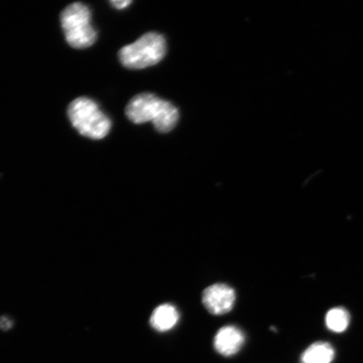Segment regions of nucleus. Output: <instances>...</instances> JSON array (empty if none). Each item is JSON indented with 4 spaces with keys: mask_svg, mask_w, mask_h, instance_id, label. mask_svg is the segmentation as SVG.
Segmentation results:
<instances>
[{
    "mask_svg": "<svg viewBox=\"0 0 363 363\" xmlns=\"http://www.w3.org/2000/svg\"><path fill=\"white\" fill-rule=\"evenodd\" d=\"M127 118L135 124L152 122L159 133H167L178 123V108L155 94L144 93L135 95L125 108Z\"/></svg>",
    "mask_w": 363,
    "mask_h": 363,
    "instance_id": "f257e3e1",
    "label": "nucleus"
},
{
    "mask_svg": "<svg viewBox=\"0 0 363 363\" xmlns=\"http://www.w3.org/2000/svg\"><path fill=\"white\" fill-rule=\"evenodd\" d=\"M68 118L74 128L86 138L101 140L110 133L111 121L92 99L80 97L69 104Z\"/></svg>",
    "mask_w": 363,
    "mask_h": 363,
    "instance_id": "f03ea898",
    "label": "nucleus"
},
{
    "mask_svg": "<svg viewBox=\"0 0 363 363\" xmlns=\"http://www.w3.org/2000/svg\"><path fill=\"white\" fill-rule=\"evenodd\" d=\"M167 45L160 34L149 33L133 44L122 48L119 52L122 65L129 69H143L157 65L164 57Z\"/></svg>",
    "mask_w": 363,
    "mask_h": 363,
    "instance_id": "7ed1b4c3",
    "label": "nucleus"
},
{
    "mask_svg": "<svg viewBox=\"0 0 363 363\" xmlns=\"http://www.w3.org/2000/svg\"><path fill=\"white\" fill-rule=\"evenodd\" d=\"M63 33L68 44L76 49L91 47L97 40V33L91 25V12L80 2L69 4L61 13Z\"/></svg>",
    "mask_w": 363,
    "mask_h": 363,
    "instance_id": "20e7f679",
    "label": "nucleus"
},
{
    "mask_svg": "<svg viewBox=\"0 0 363 363\" xmlns=\"http://www.w3.org/2000/svg\"><path fill=\"white\" fill-rule=\"evenodd\" d=\"M235 301L234 289L224 284L211 285L203 293V306L216 315H225L230 311Z\"/></svg>",
    "mask_w": 363,
    "mask_h": 363,
    "instance_id": "39448f33",
    "label": "nucleus"
},
{
    "mask_svg": "<svg viewBox=\"0 0 363 363\" xmlns=\"http://www.w3.org/2000/svg\"><path fill=\"white\" fill-rule=\"evenodd\" d=\"M245 337L242 331L233 325L225 326L218 331L215 337L216 350L225 357L237 354L242 347Z\"/></svg>",
    "mask_w": 363,
    "mask_h": 363,
    "instance_id": "423d86ee",
    "label": "nucleus"
},
{
    "mask_svg": "<svg viewBox=\"0 0 363 363\" xmlns=\"http://www.w3.org/2000/svg\"><path fill=\"white\" fill-rule=\"evenodd\" d=\"M179 315L177 308L169 303L158 306L153 311L151 317V325L153 329L160 333L170 330L178 323Z\"/></svg>",
    "mask_w": 363,
    "mask_h": 363,
    "instance_id": "0eeeda50",
    "label": "nucleus"
},
{
    "mask_svg": "<svg viewBox=\"0 0 363 363\" xmlns=\"http://www.w3.org/2000/svg\"><path fill=\"white\" fill-rule=\"evenodd\" d=\"M335 357L334 348L326 342L312 344L303 352L302 361L303 363H330Z\"/></svg>",
    "mask_w": 363,
    "mask_h": 363,
    "instance_id": "6e6552de",
    "label": "nucleus"
},
{
    "mask_svg": "<svg viewBox=\"0 0 363 363\" xmlns=\"http://www.w3.org/2000/svg\"><path fill=\"white\" fill-rule=\"evenodd\" d=\"M350 323V315L343 308H334L330 310L325 317V324L334 333H343Z\"/></svg>",
    "mask_w": 363,
    "mask_h": 363,
    "instance_id": "1a4fd4ad",
    "label": "nucleus"
},
{
    "mask_svg": "<svg viewBox=\"0 0 363 363\" xmlns=\"http://www.w3.org/2000/svg\"><path fill=\"white\" fill-rule=\"evenodd\" d=\"M131 3L133 2H131L130 0H121V1L113 0V1L111 2L112 6L118 9V10H123V9L129 6Z\"/></svg>",
    "mask_w": 363,
    "mask_h": 363,
    "instance_id": "9d476101",
    "label": "nucleus"
},
{
    "mask_svg": "<svg viewBox=\"0 0 363 363\" xmlns=\"http://www.w3.org/2000/svg\"><path fill=\"white\" fill-rule=\"evenodd\" d=\"M12 326V322L6 319V318H2L1 320H0V328H1L4 330H8L10 329Z\"/></svg>",
    "mask_w": 363,
    "mask_h": 363,
    "instance_id": "9b49d317",
    "label": "nucleus"
}]
</instances>
